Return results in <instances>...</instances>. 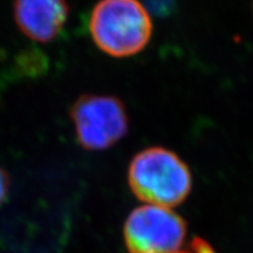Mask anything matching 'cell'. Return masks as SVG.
<instances>
[{
  "instance_id": "obj_1",
  "label": "cell",
  "mask_w": 253,
  "mask_h": 253,
  "mask_svg": "<svg viewBox=\"0 0 253 253\" xmlns=\"http://www.w3.org/2000/svg\"><path fill=\"white\" fill-rule=\"evenodd\" d=\"M153 27L149 12L140 0H100L88 20L95 46L113 58L141 53L149 45Z\"/></svg>"
},
{
  "instance_id": "obj_5",
  "label": "cell",
  "mask_w": 253,
  "mask_h": 253,
  "mask_svg": "<svg viewBox=\"0 0 253 253\" xmlns=\"http://www.w3.org/2000/svg\"><path fill=\"white\" fill-rule=\"evenodd\" d=\"M13 17L23 33L37 42L60 36L69 17L67 0H13Z\"/></svg>"
},
{
  "instance_id": "obj_6",
  "label": "cell",
  "mask_w": 253,
  "mask_h": 253,
  "mask_svg": "<svg viewBox=\"0 0 253 253\" xmlns=\"http://www.w3.org/2000/svg\"><path fill=\"white\" fill-rule=\"evenodd\" d=\"M192 253H216L214 250L211 248L210 244L201 238H195L191 242Z\"/></svg>"
},
{
  "instance_id": "obj_3",
  "label": "cell",
  "mask_w": 253,
  "mask_h": 253,
  "mask_svg": "<svg viewBox=\"0 0 253 253\" xmlns=\"http://www.w3.org/2000/svg\"><path fill=\"white\" fill-rule=\"evenodd\" d=\"M69 114L78 142L87 150L108 149L128 132V112L114 95H81L72 104Z\"/></svg>"
},
{
  "instance_id": "obj_4",
  "label": "cell",
  "mask_w": 253,
  "mask_h": 253,
  "mask_svg": "<svg viewBox=\"0 0 253 253\" xmlns=\"http://www.w3.org/2000/svg\"><path fill=\"white\" fill-rule=\"evenodd\" d=\"M123 236L130 253H177L186 236V224L170 208L147 204L129 214Z\"/></svg>"
},
{
  "instance_id": "obj_2",
  "label": "cell",
  "mask_w": 253,
  "mask_h": 253,
  "mask_svg": "<svg viewBox=\"0 0 253 253\" xmlns=\"http://www.w3.org/2000/svg\"><path fill=\"white\" fill-rule=\"evenodd\" d=\"M128 182L140 201L172 208L188 198L192 188V175L176 153L163 147H150L132 157Z\"/></svg>"
},
{
  "instance_id": "obj_8",
  "label": "cell",
  "mask_w": 253,
  "mask_h": 253,
  "mask_svg": "<svg viewBox=\"0 0 253 253\" xmlns=\"http://www.w3.org/2000/svg\"><path fill=\"white\" fill-rule=\"evenodd\" d=\"M177 253H192V252H177Z\"/></svg>"
},
{
  "instance_id": "obj_7",
  "label": "cell",
  "mask_w": 253,
  "mask_h": 253,
  "mask_svg": "<svg viewBox=\"0 0 253 253\" xmlns=\"http://www.w3.org/2000/svg\"><path fill=\"white\" fill-rule=\"evenodd\" d=\"M8 176L4 170L0 168V205L4 203V201L7 197L8 192Z\"/></svg>"
}]
</instances>
